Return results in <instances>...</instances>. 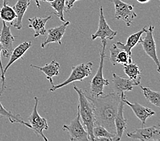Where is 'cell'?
Segmentation results:
<instances>
[{"mask_svg": "<svg viewBox=\"0 0 160 141\" xmlns=\"http://www.w3.org/2000/svg\"><path fill=\"white\" fill-rule=\"evenodd\" d=\"M87 96L93 105L95 125H102L110 132L116 134L115 117L121 95L112 92L98 97Z\"/></svg>", "mask_w": 160, "mask_h": 141, "instance_id": "obj_1", "label": "cell"}, {"mask_svg": "<svg viewBox=\"0 0 160 141\" xmlns=\"http://www.w3.org/2000/svg\"><path fill=\"white\" fill-rule=\"evenodd\" d=\"M74 89L78 95L77 112L79 113L80 118L81 119L83 125L87 128L89 140L94 141L95 138L93 134V129L95 125V117L92 103L87 97L86 92L78 89L76 85H74Z\"/></svg>", "mask_w": 160, "mask_h": 141, "instance_id": "obj_2", "label": "cell"}, {"mask_svg": "<svg viewBox=\"0 0 160 141\" xmlns=\"http://www.w3.org/2000/svg\"><path fill=\"white\" fill-rule=\"evenodd\" d=\"M102 48L100 52V62L99 67L93 79L90 82V94L91 97H98L104 94V88L105 86L110 85L108 79L104 78L103 75V67H104V61L106 57L105 49L107 44L106 40H102Z\"/></svg>", "mask_w": 160, "mask_h": 141, "instance_id": "obj_3", "label": "cell"}, {"mask_svg": "<svg viewBox=\"0 0 160 141\" xmlns=\"http://www.w3.org/2000/svg\"><path fill=\"white\" fill-rule=\"evenodd\" d=\"M93 63L89 62L87 63H81L78 65L72 66V72L69 77L66 80H65L62 83H59L58 85H53L50 88V91L54 92L58 89L67 86L70 83L79 81L82 82L84 79L87 78L92 73Z\"/></svg>", "mask_w": 160, "mask_h": 141, "instance_id": "obj_4", "label": "cell"}, {"mask_svg": "<svg viewBox=\"0 0 160 141\" xmlns=\"http://www.w3.org/2000/svg\"><path fill=\"white\" fill-rule=\"evenodd\" d=\"M153 30L154 26L153 25L147 26L146 31L144 32L146 33V35L144 38H140L139 44L142 45L144 51L145 52L147 56L153 60L157 66V71L158 73H159L160 63L157 55V51H156V44L153 37Z\"/></svg>", "mask_w": 160, "mask_h": 141, "instance_id": "obj_5", "label": "cell"}, {"mask_svg": "<svg viewBox=\"0 0 160 141\" xmlns=\"http://www.w3.org/2000/svg\"><path fill=\"white\" fill-rule=\"evenodd\" d=\"M34 101H35V105H34L32 113L28 117L29 124L31 125L32 129L33 131L34 134L37 136L42 137L44 140L48 141V139L44 136L43 133L44 130L48 129L47 120L45 118L42 117L38 112V105L39 102V98L35 96Z\"/></svg>", "mask_w": 160, "mask_h": 141, "instance_id": "obj_6", "label": "cell"}, {"mask_svg": "<svg viewBox=\"0 0 160 141\" xmlns=\"http://www.w3.org/2000/svg\"><path fill=\"white\" fill-rule=\"evenodd\" d=\"M115 6V19H122L128 26H130L137 14L134 11V6L125 3L122 0H111Z\"/></svg>", "mask_w": 160, "mask_h": 141, "instance_id": "obj_7", "label": "cell"}, {"mask_svg": "<svg viewBox=\"0 0 160 141\" xmlns=\"http://www.w3.org/2000/svg\"><path fill=\"white\" fill-rule=\"evenodd\" d=\"M63 130L68 131L72 141H88V133L84 128L81 122L79 113L77 112V115L72 120L70 124H65L63 126Z\"/></svg>", "mask_w": 160, "mask_h": 141, "instance_id": "obj_8", "label": "cell"}, {"mask_svg": "<svg viewBox=\"0 0 160 141\" xmlns=\"http://www.w3.org/2000/svg\"><path fill=\"white\" fill-rule=\"evenodd\" d=\"M127 136L132 139L142 141H159L160 127L158 125L139 128L134 132L127 133Z\"/></svg>", "mask_w": 160, "mask_h": 141, "instance_id": "obj_9", "label": "cell"}, {"mask_svg": "<svg viewBox=\"0 0 160 141\" xmlns=\"http://www.w3.org/2000/svg\"><path fill=\"white\" fill-rule=\"evenodd\" d=\"M117 35V31H114L110 26L108 25L106 21L104 14V10L103 7H100V16H99V23L98 29L96 33L91 35V40H95L97 38H100L102 40H113L115 37Z\"/></svg>", "mask_w": 160, "mask_h": 141, "instance_id": "obj_10", "label": "cell"}, {"mask_svg": "<svg viewBox=\"0 0 160 141\" xmlns=\"http://www.w3.org/2000/svg\"><path fill=\"white\" fill-rule=\"evenodd\" d=\"M140 79L137 80L125 79L120 77L116 73H113L112 84L114 92L121 95L122 94H124L125 92L132 91L134 86L140 84Z\"/></svg>", "mask_w": 160, "mask_h": 141, "instance_id": "obj_11", "label": "cell"}, {"mask_svg": "<svg viewBox=\"0 0 160 141\" xmlns=\"http://www.w3.org/2000/svg\"><path fill=\"white\" fill-rule=\"evenodd\" d=\"M10 26H8L5 21L2 22V28L0 34V43L2 45L3 55L6 58L10 57L13 50V43L16 36H14L10 31Z\"/></svg>", "mask_w": 160, "mask_h": 141, "instance_id": "obj_12", "label": "cell"}, {"mask_svg": "<svg viewBox=\"0 0 160 141\" xmlns=\"http://www.w3.org/2000/svg\"><path fill=\"white\" fill-rule=\"evenodd\" d=\"M70 23V21H66L58 26L48 29L47 31L48 35L41 44V48H44L46 45L51 43H58L59 45L62 44V40L66 32V28Z\"/></svg>", "mask_w": 160, "mask_h": 141, "instance_id": "obj_13", "label": "cell"}, {"mask_svg": "<svg viewBox=\"0 0 160 141\" xmlns=\"http://www.w3.org/2000/svg\"><path fill=\"white\" fill-rule=\"evenodd\" d=\"M123 101L125 102V104L128 105L131 109L133 110V112L135 114V115L138 118V120L142 123V125L144 126L145 125L146 121L148 117H151V116L154 115L155 114V111L152 110L149 108L144 106L142 105H140L138 102H134V103H131L129 102L126 98H125V95L124 94L123 96Z\"/></svg>", "mask_w": 160, "mask_h": 141, "instance_id": "obj_14", "label": "cell"}, {"mask_svg": "<svg viewBox=\"0 0 160 141\" xmlns=\"http://www.w3.org/2000/svg\"><path fill=\"white\" fill-rule=\"evenodd\" d=\"M124 94H122L121 96V100L118 106L117 111L115 117V125L116 129V134L117 138L120 140L125 129L127 128L128 121L123 116V109L125 102L123 101V96Z\"/></svg>", "mask_w": 160, "mask_h": 141, "instance_id": "obj_15", "label": "cell"}, {"mask_svg": "<svg viewBox=\"0 0 160 141\" xmlns=\"http://www.w3.org/2000/svg\"><path fill=\"white\" fill-rule=\"evenodd\" d=\"M147 26H144L139 31L133 33L131 35H129L127 39V41L125 44L120 42V41H117V43H115L116 45L118 48L123 49V50H125L129 56H132V49L135 47L137 44H139L140 38L142 37V34L145 32Z\"/></svg>", "mask_w": 160, "mask_h": 141, "instance_id": "obj_16", "label": "cell"}, {"mask_svg": "<svg viewBox=\"0 0 160 141\" xmlns=\"http://www.w3.org/2000/svg\"><path fill=\"white\" fill-rule=\"evenodd\" d=\"M52 18L51 14L44 18L35 16L33 18H28L29 24L28 26L29 28L33 29L34 31L33 37H38L40 35H44L47 32L46 30V24L48 21Z\"/></svg>", "mask_w": 160, "mask_h": 141, "instance_id": "obj_17", "label": "cell"}, {"mask_svg": "<svg viewBox=\"0 0 160 141\" xmlns=\"http://www.w3.org/2000/svg\"><path fill=\"white\" fill-rule=\"evenodd\" d=\"M32 41H25V42L20 44L18 46H17L13 49L10 56V58L9 61L6 65L4 69H3V73L6 74V71L8 69V68L12 65L14 62H16L17 60L20 59H23V56L25 55L26 52L29 49V48L32 46Z\"/></svg>", "mask_w": 160, "mask_h": 141, "instance_id": "obj_18", "label": "cell"}, {"mask_svg": "<svg viewBox=\"0 0 160 141\" xmlns=\"http://www.w3.org/2000/svg\"><path fill=\"white\" fill-rule=\"evenodd\" d=\"M31 67L43 72L47 76V79L50 82L51 86L54 85V83L52 82V78L59 75L60 68L59 64L55 60H52L51 63L46 64L43 67H39L34 65V64H31Z\"/></svg>", "mask_w": 160, "mask_h": 141, "instance_id": "obj_19", "label": "cell"}, {"mask_svg": "<svg viewBox=\"0 0 160 141\" xmlns=\"http://www.w3.org/2000/svg\"><path fill=\"white\" fill-rule=\"evenodd\" d=\"M29 5L30 2L29 0H18L15 5L12 7L17 14L16 22L13 26L18 30H21L22 29V18H23L24 14Z\"/></svg>", "mask_w": 160, "mask_h": 141, "instance_id": "obj_20", "label": "cell"}, {"mask_svg": "<svg viewBox=\"0 0 160 141\" xmlns=\"http://www.w3.org/2000/svg\"><path fill=\"white\" fill-rule=\"evenodd\" d=\"M93 134L95 140H107V141H117L119 140L116 134L110 132L102 125H95L93 129Z\"/></svg>", "mask_w": 160, "mask_h": 141, "instance_id": "obj_21", "label": "cell"}, {"mask_svg": "<svg viewBox=\"0 0 160 141\" xmlns=\"http://www.w3.org/2000/svg\"><path fill=\"white\" fill-rule=\"evenodd\" d=\"M0 18L6 22H10V25H12L16 20L17 14L13 7L9 6L8 0H3V6L0 9Z\"/></svg>", "mask_w": 160, "mask_h": 141, "instance_id": "obj_22", "label": "cell"}, {"mask_svg": "<svg viewBox=\"0 0 160 141\" xmlns=\"http://www.w3.org/2000/svg\"><path fill=\"white\" fill-rule=\"evenodd\" d=\"M0 115L7 117L8 119L9 120L10 122L12 124H14V123H19L22 125H24L25 126L28 127L30 129H32V126L29 123L26 122L23 120L22 119L21 117V115L19 114H17V115H14L9 110H6L3 106L2 105V104L0 102Z\"/></svg>", "mask_w": 160, "mask_h": 141, "instance_id": "obj_23", "label": "cell"}, {"mask_svg": "<svg viewBox=\"0 0 160 141\" xmlns=\"http://www.w3.org/2000/svg\"><path fill=\"white\" fill-rule=\"evenodd\" d=\"M141 89L142 90V92L144 97L147 100L151 102L152 105H155L157 107L160 106V94L159 92H155L151 90L149 87L140 86Z\"/></svg>", "mask_w": 160, "mask_h": 141, "instance_id": "obj_24", "label": "cell"}, {"mask_svg": "<svg viewBox=\"0 0 160 141\" xmlns=\"http://www.w3.org/2000/svg\"><path fill=\"white\" fill-rule=\"evenodd\" d=\"M123 69L125 73L128 76L129 79L137 80L141 78V71L140 70L139 67L133 61L130 63L123 64Z\"/></svg>", "mask_w": 160, "mask_h": 141, "instance_id": "obj_25", "label": "cell"}, {"mask_svg": "<svg viewBox=\"0 0 160 141\" xmlns=\"http://www.w3.org/2000/svg\"><path fill=\"white\" fill-rule=\"evenodd\" d=\"M50 3L51 7H52L55 10L54 14L57 15V16L60 19L61 21L63 22H66V21L64 18L63 12H67L66 8V0H55L54 2Z\"/></svg>", "mask_w": 160, "mask_h": 141, "instance_id": "obj_26", "label": "cell"}, {"mask_svg": "<svg viewBox=\"0 0 160 141\" xmlns=\"http://www.w3.org/2000/svg\"><path fill=\"white\" fill-rule=\"evenodd\" d=\"M133 61L131 56H129L128 53L123 49L118 53L116 57V64H125L128 63H130Z\"/></svg>", "mask_w": 160, "mask_h": 141, "instance_id": "obj_27", "label": "cell"}, {"mask_svg": "<svg viewBox=\"0 0 160 141\" xmlns=\"http://www.w3.org/2000/svg\"><path fill=\"white\" fill-rule=\"evenodd\" d=\"M121 49L119 48H118L115 44H114L112 45V46L110 48V61L112 63L113 66L116 65V57L117 55L118 54Z\"/></svg>", "mask_w": 160, "mask_h": 141, "instance_id": "obj_28", "label": "cell"}, {"mask_svg": "<svg viewBox=\"0 0 160 141\" xmlns=\"http://www.w3.org/2000/svg\"><path fill=\"white\" fill-rule=\"evenodd\" d=\"M2 51V45L0 43V72H1V79H2V90L0 91V96L2 94L3 90H5L6 87H5V83H6V78H5V74L3 73V68L2 65V59H1V52Z\"/></svg>", "mask_w": 160, "mask_h": 141, "instance_id": "obj_29", "label": "cell"}, {"mask_svg": "<svg viewBox=\"0 0 160 141\" xmlns=\"http://www.w3.org/2000/svg\"><path fill=\"white\" fill-rule=\"evenodd\" d=\"M77 1H79V0H68V1L66 2V8L67 12H69V10L72 8V7L74 6V4L75 2H77Z\"/></svg>", "mask_w": 160, "mask_h": 141, "instance_id": "obj_30", "label": "cell"}, {"mask_svg": "<svg viewBox=\"0 0 160 141\" xmlns=\"http://www.w3.org/2000/svg\"><path fill=\"white\" fill-rule=\"evenodd\" d=\"M136 1L140 3H147L148 2H149L151 0H136Z\"/></svg>", "mask_w": 160, "mask_h": 141, "instance_id": "obj_31", "label": "cell"}, {"mask_svg": "<svg viewBox=\"0 0 160 141\" xmlns=\"http://www.w3.org/2000/svg\"><path fill=\"white\" fill-rule=\"evenodd\" d=\"M29 1L30 2V1H31V0H29ZM33 1L35 2L36 4V6L38 7V8L40 9V3H39V0H33Z\"/></svg>", "mask_w": 160, "mask_h": 141, "instance_id": "obj_32", "label": "cell"}, {"mask_svg": "<svg viewBox=\"0 0 160 141\" xmlns=\"http://www.w3.org/2000/svg\"><path fill=\"white\" fill-rule=\"evenodd\" d=\"M39 1H42V2H47L48 3H51L52 2H54L55 0H39Z\"/></svg>", "mask_w": 160, "mask_h": 141, "instance_id": "obj_33", "label": "cell"}]
</instances>
